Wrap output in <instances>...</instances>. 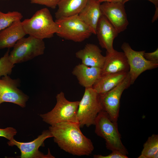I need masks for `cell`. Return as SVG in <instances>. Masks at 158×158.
Instances as JSON below:
<instances>
[{
	"instance_id": "obj_12",
	"label": "cell",
	"mask_w": 158,
	"mask_h": 158,
	"mask_svg": "<svg viewBox=\"0 0 158 158\" xmlns=\"http://www.w3.org/2000/svg\"><path fill=\"white\" fill-rule=\"evenodd\" d=\"M100 9L104 15L119 33L125 30L129 24L124 4L122 2L101 3Z\"/></svg>"
},
{
	"instance_id": "obj_26",
	"label": "cell",
	"mask_w": 158,
	"mask_h": 158,
	"mask_svg": "<svg viewBox=\"0 0 158 158\" xmlns=\"http://www.w3.org/2000/svg\"><path fill=\"white\" fill-rule=\"evenodd\" d=\"M112 152L109 155L103 156L101 154H95L94 155V158H127V155L123 154L121 153L116 151H112Z\"/></svg>"
},
{
	"instance_id": "obj_19",
	"label": "cell",
	"mask_w": 158,
	"mask_h": 158,
	"mask_svg": "<svg viewBox=\"0 0 158 158\" xmlns=\"http://www.w3.org/2000/svg\"><path fill=\"white\" fill-rule=\"evenodd\" d=\"M128 73L121 72L101 75L92 88L99 94L106 92L121 83L126 77Z\"/></svg>"
},
{
	"instance_id": "obj_4",
	"label": "cell",
	"mask_w": 158,
	"mask_h": 158,
	"mask_svg": "<svg viewBox=\"0 0 158 158\" xmlns=\"http://www.w3.org/2000/svg\"><path fill=\"white\" fill-rule=\"evenodd\" d=\"M56 103L50 111L40 114L43 121L51 126L65 122L78 123L77 117L79 101H70L61 92L56 96Z\"/></svg>"
},
{
	"instance_id": "obj_21",
	"label": "cell",
	"mask_w": 158,
	"mask_h": 158,
	"mask_svg": "<svg viewBox=\"0 0 158 158\" xmlns=\"http://www.w3.org/2000/svg\"><path fill=\"white\" fill-rule=\"evenodd\" d=\"M158 151V135L153 134L148 138L143 145V148L138 158H152Z\"/></svg>"
},
{
	"instance_id": "obj_27",
	"label": "cell",
	"mask_w": 158,
	"mask_h": 158,
	"mask_svg": "<svg viewBox=\"0 0 158 158\" xmlns=\"http://www.w3.org/2000/svg\"><path fill=\"white\" fill-rule=\"evenodd\" d=\"M144 52L143 56L147 60L154 62L158 63V49L152 52Z\"/></svg>"
},
{
	"instance_id": "obj_9",
	"label": "cell",
	"mask_w": 158,
	"mask_h": 158,
	"mask_svg": "<svg viewBox=\"0 0 158 158\" xmlns=\"http://www.w3.org/2000/svg\"><path fill=\"white\" fill-rule=\"evenodd\" d=\"M121 48L127 57L129 65L128 73L131 85L133 84L138 77L144 72L158 67V63L149 61L145 59L143 54L145 51H135L126 42L123 43Z\"/></svg>"
},
{
	"instance_id": "obj_20",
	"label": "cell",
	"mask_w": 158,
	"mask_h": 158,
	"mask_svg": "<svg viewBox=\"0 0 158 158\" xmlns=\"http://www.w3.org/2000/svg\"><path fill=\"white\" fill-rule=\"evenodd\" d=\"M88 0H60L55 13L56 19L78 15Z\"/></svg>"
},
{
	"instance_id": "obj_24",
	"label": "cell",
	"mask_w": 158,
	"mask_h": 158,
	"mask_svg": "<svg viewBox=\"0 0 158 158\" xmlns=\"http://www.w3.org/2000/svg\"><path fill=\"white\" fill-rule=\"evenodd\" d=\"M16 129L12 127H8L5 128H0V137L5 138L9 140L14 138L17 133Z\"/></svg>"
},
{
	"instance_id": "obj_16",
	"label": "cell",
	"mask_w": 158,
	"mask_h": 158,
	"mask_svg": "<svg viewBox=\"0 0 158 158\" xmlns=\"http://www.w3.org/2000/svg\"><path fill=\"white\" fill-rule=\"evenodd\" d=\"M26 35L20 20L14 22L0 31V49L13 47L17 42Z\"/></svg>"
},
{
	"instance_id": "obj_15",
	"label": "cell",
	"mask_w": 158,
	"mask_h": 158,
	"mask_svg": "<svg viewBox=\"0 0 158 158\" xmlns=\"http://www.w3.org/2000/svg\"><path fill=\"white\" fill-rule=\"evenodd\" d=\"M102 52L97 45L88 43L83 48L75 53V56L81 60L83 64L88 66L102 68L105 59V56L102 55Z\"/></svg>"
},
{
	"instance_id": "obj_5",
	"label": "cell",
	"mask_w": 158,
	"mask_h": 158,
	"mask_svg": "<svg viewBox=\"0 0 158 158\" xmlns=\"http://www.w3.org/2000/svg\"><path fill=\"white\" fill-rule=\"evenodd\" d=\"M102 110L99 94L92 88H85L79 101L77 117L80 127L94 125L95 119Z\"/></svg>"
},
{
	"instance_id": "obj_25",
	"label": "cell",
	"mask_w": 158,
	"mask_h": 158,
	"mask_svg": "<svg viewBox=\"0 0 158 158\" xmlns=\"http://www.w3.org/2000/svg\"><path fill=\"white\" fill-rule=\"evenodd\" d=\"M32 4L44 5L52 9L57 6L60 0H29Z\"/></svg>"
},
{
	"instance_id": "obj_14",
	"label": "cell",
	"mask_w": 158,
	"mask_h": 158,
	"mask_svg": "<svg viewBox=\"0 0 158 158\" xmlns=\"http://www.w3.org/2000/svg\"><path fill=\"white\" fill-rule=\"evenodd\" d=\"M101 75L121 72H128L129 66L125 53L115 50L111 52L106 51Z\"/></svg>"
},
{
	"instance_id": "obj_32",
	"label": "cell",
	"mask_w": 158,
	"mask_h": 158,
	"mask_svg": "<svg viewBox=\"0 0 158 158\" xmlns=\"http://www.w3.org/2000/svg\"></svg>"
},
{
	"instance_id": "obj_17",
	"label": "cell",
	"mask_w": 158,
	"mask_h": 158,
	"mask_svg": "<svg viewBox=\"0 0 158 158\" xmlns=\"http://www.w3.org/2000/svg\"><path fill=\"white\" fill-rule=\"evenodd\" d=\"M101 68L90 67L82 63L76 65L72 73L77 78L79 83L85 88L92 87L101 76Z\"/></svg>"
},
{
	"instance_id": "obj_1",
	"label": "cell",
	"mask_w": 158,
	"mask_h": 158,
	"mask_svg": "<svg viewBox=\"0 0 158 158\" xmlns=\"http://www.w3.org/2000/svg\"><path fill=\"white\" fill-rule=\"evenodd\" d=\"M80 128L78 123L65 122L51 126L49 130L54 142L61 149L74 155L88 156L94 150V147Z\"/></svg>"
},
{
	"instance_id": "obj_10",
	"label": "cell",
	"mask_w": 158,
	"mask_h": 158,
	"mask_svg": "<svg viewBox=\"0 0 158 158\" xmlns=\"http://www.w3.org/2000/svg\"><path fill=\"white\" fill-rule=\"evenodd\" d=\"M20 82L19 79H13L9 75L0 79V104L8 102L25 107L29 97L18 89Z\"/></svg>"
},
{
	"instance_id": "obj_31",
	"label": "cell",
	"mask_w": 158,
	"mask_h": 158,
	"mask_svg": "<svg viewBox=\"0 0 158 158\" xmlns=\"http://www.w3.org/2000/svg\"><path fill=\"white\" fill-rule=\"evenodd\" d=\"M158 151L156 152L153 156L152 158H158Z\"/></svg>"
},
{
	"instance_id": "obj_7",
	"label": "cell",
	"mask_w": 158,
	"mask_h": 158,
	"mask_svg": "<svg viewBox=\"0 0 158 158\" xmlns=\"http://www.w3.org/2000/svg\"><path fill=\"white\" fill-rule=\"evenodd\" d=\"M59 28L56 34L66 40L81 42L89 38L92 33L78 15L56 19Z\"/></svg>"
},
{
	"instance_id": "obj_13",
	"label": "cell",
	"mask_w": 158,
	"mask_h": 158,
	"mask_svg": "<svg viewBox=\"0 0 158 158\" xmlns=\"http://www.w3.org/2000/svg\"><path fill=\"white\" fill-rule=\"evenodd\" d=\"M118 34L107 19L102 14L97 24L96 34L101 47L109 52L113 51L115 50L113 41Z\"/></svg>"
},
{
	"instance_id": "obj_29",
	"label": "cell",
	"mask_w": 158,
	"mask_h": 158,
	"mask_svg": "<svg viewBox=\"0 0 158 158\" xmlns=\"http://www.w3.org/2000/svg\"><path fill=\"white\" fill-rule=\"evenodd\" d=\"M158 18V7L156 8L152 20V23L157 20Z\"/></svg>"
},
{
	"instance_id": "obj_28",
	"label": "cell",
	"mask_w": 158,
	"mask_h": 158,
	"mask_svg": "<svg viewBox=\"0 0 158 158\" xmlns=\"http://www.w3.org/2000/svg\"><path fill=\"white\" fill-rule=\"evenodd\" d=\"M131 0H124L123 2V4ZM153 3L155 6V8L158 7V0H147Z\"/></svg>"
},
{
	"instance_id": "obj_2",
	"label": "cell",
	"mask_w": 158,
	"mask_h": 158,
	"mask_svg": "<svg viewBox=\"0 0 158 158\" xmlns=\"http://www.w3.org/2000/svg\"><path fill=\"white\" fill-rule=\"evenodd\" d=\"M22 24L26 35L43 40L52 37L59 31L57 23L47 8L37 11L30 18L24 20Z\"/></svg>"
},
{
	"instance_id": "obj_6",
	"label": "cell",
	"mask_w": 158,
	"mask_h": 158,
	"mask_svg": "<svg viewBox=\"0 0 158 158\" xmlns=\"http://www.w3.org/2000/svg\"><path fill=\"white\" fill-rule=\"evenodd\" d=\"M9 53V59L15 65L30 61L43 55L45 48L43 40L29 36L18 40Z\"/></svg>"
},
{
	"instance_id": "obj_3",
	"label": "cell",
	"mask_w": 158,
	"mask_h": 158,
	"mask_svg": "<svg viewBox=\"0 0 158 158\" xmlns=\"http://www.w3.org/2000/svg\"><path fill=\"white\" fill-rule=\"evenodd\" d=\"M94 125L95 133L105 140L107 149L111 151H118L126 155L128 154L122 142L117 122L112 121L105 111L102 110L99 113Z\"/></svg>"
},
{
	"instance_id": "obj_23",
	"label": "cell",
	"mask_w": 158,
	"mask_h": 158,
	"mask_svg": "<svg viewBox=\"0 0 158 158\" xmlns=\"http://www.w3.org/2000/svg\"><path fill=\"white\" fill-rule=\"evenodd\" d=\"M9 51L8 49L4 56L0 59V78L10 75L15 66L9 59Z\"/></svg>"
},
{
	"instance_id": "obj_11",
	"label": "cell",
	"mask_w": 158,
	"mask_h": 158,
	"mask_svg": "<svg viewBox=\"0 0 158 158\" xmlns=\"http://www.w3.org/2000/svg\"><path fill=\"white\" fill-rule=\"evenodd\" d=\"M52 137L49 130L42 132L41 135L33 141L22 142L18 141L13 138L7 142L9 146H16L20 150L21 158H54L49 150L48 153L44 154L39 150V147L44 145V142L47 139Z\"/></svg>"
},
{
	"instance_id": "obj_18",
	"label": "cell",
	"mask_w": 158,
	"mask_h": 158,
	"mask_svg": "<svg viewBox=\"0 0 158 158\" xmlns=\"http://www.w3.org/2000/svg\"><path fill=\"white\" fill-rule=\"evenodd\" d=\"M101 3L97 0H88L85 6L78 14L80 18L96 35L98 20L102 15Z\"/></svg>"
},
{
	"instance_id": "obj_8",
	"label": "cell",
	"mask_w": 158,
	"mask_h": 158,
	"mask_svg": "<svg viewBox=\"0 0 158 158\" xmlns=\"http://www.w3.org/2000/svg\"><path fill=\"white\" fill-rule=\"evenodd\" d=\"M131 85L128 72L126 78L117 86L106 92L99 94L102 110L107 114L112 121L117 122L121 95Z\"/></svg>"
},
{
	"instance_id": "obj_22",
	"label": "cell",
	"mask_w": 158,
	"mask_h": 158,
	"mask_svg": "<svg viewBox=\"0 0 158 158\" xmlns=\"http://www.w3.org/2000/svg\"><path fill=\"white\" fill-rule=\"evenodd\" d=\"M23 16L17 11L4 13L0 11V31L8 27L14 22L20 20Z\"/></svg>"
},
{
	"instance_id": "obj_30",
	"label": "cell",
	"mask_w": 158,
	"mask_h": 158,
	"mask_svg": "<svg viewBox=\"0 0 158 158\" xmlns=\"http://www.w3.org/2000/svg\"><path fill=\"white\" fill-rule=\"evenodd\" d=\"M100 3L105 2H122L124 0H97Z\"/></svg>"
}]
</instances>
